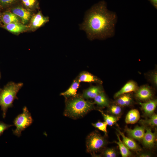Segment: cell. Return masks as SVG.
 <instances>
[{"label":"cell","instance_id":"23","mask_svg":"<svg viewBox=\"0 0 157 157\" xmlns=\"http://www.w3.org/2000/svg\"><path fill=\"white\" fill-rule=\"evenodd\" d=\"M102 114L104 120L107 125L112 126L116 123L118 120L119 117L113 115H110L105 113L103 111L99 110Z\"/></svg>","mask_w":157,"mask_h":157},{"label":"cell","instance_id":"35","mask_svg":"<svg viewBox=\"0 0 157 157\" xmlns=\"http://www.w3.org/2000/svg\"><path fill=\"white\" fill-rule=\"evenodd\" d=\"M1 89H0V91L1 90Z\"/></svg>","mask_w":157,"mask_h":157},{"label":"cell","instance_id":"27","mask_svg":"<svg viewBox=\"0 0 157 157\" xmlns=\"http://www.w3.org/2000/svg\"><path fill=\"white\" fill-rule=\"evenodd\" d=\"M103 154L106 157H116L117 155L115 149L112 148H108L105 149Z\"/></svg>","mask_w":157,"mask_h":157},{"label":"cell","instance_id":"3","mask_svg":"<svg viewBox=\"0 0 157 157\" xmlns=\"http://www.w3.org/2000/svg\"><path fill=\"white\" fill-rule=\"evenodd\" d=\"M23 85L22 83L10 82L0 91V106L3 118L6 117L8 109L13 106L14 100L18 99L17 94Z\"/></svg>","mask_w":157,"mask_h":157},{"label":"cell","instance_id":"17","mask_svg":"<svg viewBox=\"0 0 157 157\" xmlns=\"http://www.w3.org/2000/svg\"><path fill=\"white\" fill-rule=\"evenodd\" d=\"M4 28L8 31L14 33H19L25 30L27 26L19 22H14L4 25Z\"/></svg>","mask_w":157,"mask_h":157},{"label":"cell","instance_id":"24","mask_svg":"<svg viewBox=\"0 0 157 157\" xmlns=\"http://www.w3.org/2000/svg\"><path fill=\"white\" fill-rule=\"evenodd\" d=\"M140 122L143 126H149L151 127L157 126V115L155 113H153L148 119L143 120L141 119Z\"/></svg>","mask_w":157,"mask_h":157},{"label":"cell","instance_id":"26","mask_svg":"<svg viewBox=\"0 0 157 157\" xmlns=\"http://www.w3.org/2000/svg\"><path fill=\"white\" fill-rule=\"evenodd\" d=\"M92 125L94 127L103 132L106 135H107V124L105 122L98 121L94 123H92Z\"/></svg>","mask_w":157,"mask_h":157},{"label":"cell","instance_id":"34","mask_svg":"<svg viewBox=\"0 0 157 157\" xmlns=\"http://www.w3.org/2000/svg\"><path fill=\"white\" fill-rule=\"evenodd\" d=\"M1 13H0V19L1 18Z\"/></svg>","mask_w":157,"mask_h":157},{"label":"cell","instance_id":"1","mask_svg":"<svg viewBox=\"0 0 157 157\" xmlns=\"http://www.w3.org/2000/svg\"><path fill=\"white\" fill-rule=\"evenodd\" d=\"M117 21L116 13L108 10L106 2L101 1L87 11L80 27L90 40H104L114 36Z\"/></svg>","mask_w":157,"mask_h":157},{"label":"cell","instance_id":"29","mask_svg":"<svg viewBox=\"0 0 157 157\" xmlns=\"http://www.w3.org/2000/svg\"><path fill=\"white\" fill-rule=\"evenodd\" d=\"M14 125L7 124L3 122L0 121V136L3 134L4 131L8 129L10 127Z\"/></svg>","mask_w":157,"mask_h":157},{"label":"cell","instance_id":"31","mask_svg":"<svg viewBox=\"0 0 157 157\" xmlns=\"http://www.w3.org/2000/svg\"><path fill=\"white\" fill-rule=\"evenodd\" d=\"M151 80L154 83V84L157 86V73L156 72H154L151 74Z\"/></svg>","mask_w":157,"mask_h":157},{"label":"cell","instance_id":"9","mask_svg":"<svg viewBox=\"0 0 157 157\" xmlns=\"http://www.w3.org/2000/svg\"><path fill=\"white\" fill-rule=\"evenodd\" d=\"M137 83L133 81H130L126 83L124 86L114 94L115 99L124 94L132 92H135L138 88Z\"/></svg>","mask_w":157,"mask_h":157},{"label":"cell","instance_id":"2","mask_svg":"<svg viewBox=\"0 0 157 157\" xmlns=\"http://www.w3.org/2000/svg\"><path fill=\"white\" fill-rule=\"evenodd\" d=\"M94 103L80 96L72 97L66 102L64 115L73 119L81 118L94 108Z\"/></svg>","mask_w":157,"mask_h":157},{"label":"cell","instance_id":"13","mask_svg":"<svg viewBox=\"0 0 157 157\" xmlns=\"http://www.w3.org/2000/svg\"><path fill=\"white\" fill-rule=\"evenodd\" d=\"M48 21V17L44 16L40 13H38L32 17L31 25L33 28H37L42 26Z\"/></svg>","mask_w":157,"mask_h":157},{"label":"cell","instance_id":"30","mask_svg":"<svg viewBox=\"0 0 157 157\" xmlns=\"http://www.w3.org/2000/svg\"><path fill=\"white\" fill-rule=\"evenodd\" d=\"M16 0H0V6L6 7L12 4Z\"/></svg>","mask_w":157,"mask_h":157},{"label":"cell","instance_id":"15","mask_svg":"<svg viewBox=\"0 0 157 157\" xmlns=\"http://www.w3.org/2000/svg\"><path fill=\"white\" fill-rule=\"evenodd\" d=\"M103 91L102 88L100 86H92L84 91L83 97L86 99H94Z\"/></svg>","mask_w":157,"mask_h":157},{"label":"cell","instance_id":"12","mask_svg":"<svg viewBox=\"0 0 157 157\" xmlns=\"http://www.w3.org/2000/svg\"><path fill=\"white\" fill-rule=\"evenodd\" d=\"M116 130L119 135L122 136L123 142L129 149L137 152L141 151V148L133 139L126 136L119 129H116Z\"/></svg>","mask_w":157,"mask_h":157},{"label":"cell","instance_id":"8","mask_svg":"<svg viewBox=\"0 0 157 157\" xmlns=\"http://www.w3.org/2000/svg\"><path fill=\"white\" fill-rule=\"evenodd\" d=\"M146 132L142 139V142L144 146L147 148L151 149L155 145L156 138V132L153 133L151 129L147 128L146 129Z\"/></svg>","mask_w":157,"mask_h":157},{"label":"cell","instance_id":"20","mask_svg":"<svg viewBox=\"0 0 157 157\" xmlns=\"http://www.w3.org/2000/svg\"><path fill=\"white\" fill-rule=\"evenodd\" d=\"M94 104L101 107H108L109 101L103 91L100 93L94 98Z\"/></svg>","mask_w":157,"mask_h":157},{"label":"cell","instance_id":"22","mask_svg":"<svg viewBox=\"0 0 157 157\" xmlns=\"http://www.w3.org/2000/svg\"><path fill=\"white\" fill-rule=\"evenodd\" d=\"M116 135L118 141H114V142L118 146L122 156V157H127L131 156L132 153L129 149L121 140L119 134L117 133Z\"/></svg>","mask_w":157,"mask_h":157},{"label":"cell","instance_id":"28","mask_svg":"<svg viewBox=\"0 0 157 157\" xmlns=\"http://www.w3.org/2000/svg\"><path fill=\"white\" fill-rule=\"evenodd\" d=\"M24 5L26 7L32 8L36 3V0H21Z\"/></svg>","mask_w":157,"mask_h":157},{"label":"cell","instance_id":"18","mask_svg":"<svg viewBox=\"0 0 157 157\" xmlns=\"http://www.w3.org/2000/svg\"><path fill=\"white\" fill-rule=\"evenodd\" d=\"M4 25L14 22H19L18 17L12 12L7 11L3 13L0 18Z\"/></svg>","mask_w":157,"mask_h":157},{"label":"cell","instance_id":"37","mask_svg":"<svg viewBox=\"0 0 157 157\" xmlns=\"http://www.w3.org/2000/svg\"></svg>","mask_w":157,"mask_h":157},{"label":"cell","instance_id":"4","mask_svg":"<svg viewBox=\"0 0 157 157\" xmlns=\"http://www.w3.org/2000/svg\"><path fill=\"white\" fill-rule=\"evenodd\" d=\"M33 119L31 114L27 108L24 107L22 113L18 115L13 121L16 129L13 130V133L19 137L21 135L22 132L30 126L33 123Z\"/></svg>","mask_w":157,"mask_h":157},{"label":"cell","instance_id":"32","mask_svg":"<svg viewBox=\"0 0 157 157\" xmlns=\"http://www.w3.org/2000/svg\"><path fill=\"white\" fill-rule=\"evenodd\" d=\"M140 157H149L151 156V154L149 153H142L139 155Z\"/></svg>","mask_w":157,"mask_h":157},{"label":"cell","instance_id":"10","mask_svg":"<svg viewBox=\"0 0 157 157\" xmlns=\"http://www.w3.org/2000/svg\"><path fill=\"white\" fill-rule=\"evenodd\" d=\"M12 12L20 18L22 24H24L29 21L31 17L29 11L22 7L18 6L12 10Z\"/></svg>","mask_w":157,"mask_h":157},{"label":"cell","instance_id":"33","mask_svg":"<svg viewBox=\"0 0 157 157\" xmlns=\"http://www.w3.org/2000/svg\"><path fill=\"white\" fill-rule=\"evenodd\" d=\"M151 4L156 9L157 8V0H149Z\"/></svg>","mask_w":157,"mask_h":157},{"label":"cell","instance_id":"5","mask_svg":"<svg viewBox=\"0 0 157 157\" xmlns=\"http://www.w3.org/2000/svg\"><path fill=\"white\" fill-rule=\"evenodd\" d=\"M104 137L98 132L94 131L90 133L86 139L87 151L93 155L104 149L107 144Z\"/></svg>","mask_w":157,"mask_h":157},{"label":"cell","instance_id":"16","mask_svg":"<svg viewBox=\"0 0 157 157\" xmlns=\"http://www.w3.org/2000/svg\"><path fill=\"white\" fill-rule=\"evenodd\" d=\"M80 82L77 79L74 80L70 87L65 91L60 93V95L66 98L74 97L77 96V92Z\"/></svg>","mask_w":157,"mask_h":157},{"label":"cell","instance_id":"19","mask_svg":"<svg viewBox=\"0 0 157 157\" xmlns=\"http://www.w3.org/2000/svg\"><path fill=\"white\" fill-rule=\"evenodd\" d=\"M140 117V113L138 110L132 109L127 113L125 122L127 124H134L139 120Z\"/></svg>","mask_w":157,"mask_h":157},{"label":"cell","instance_id":"21","mask_svg":"<svg viewBox=\"0 0 157 157\" xmlns=\"http://www.w3.org/2000/svg\"><path fill=\"white\" fill-rule=\"evenodd\" d=\"M115 101V104L121 107L128 106L130 105L132 102V98L130 94L126 93L119 96Z\"/></svg>","mask_w":157,"mask_h":157},{"label":"cell","instance_id":"11","mask_svg":"<svg viewBox=\"0 0 157 157\" xmlns=\"http://www.w3.org/2000/svg\"><path fill=\"white\" fill-rule=\"evenodd\" d=\"M142 110L145 114L150 116L153 113L157 105V99H151L144 102H140Z\"/></svg>","mask_w":157,"mask_h":157},{"label":"cell","instance_id":"25","mask_svg":"<svg viewBox=\"0 0 157 157\" xmlns=\"http://www.w3.org/2000/svg\"><path fill=\"white\" fill-rule=\"evenodd\" d=\"M108 107V111L113 115L118 117L121 114L122 108L119 105L115 104L109 106Z\"/></svg>","mask_w":157,"mask_h":157},{"label":"cell","instance_id":"6","mask_svg":"<svg viewBox=\"0 0 157 157\" xmlns=\"http://www.w3.org/2000/svg\"><path fill=\"white\" fill-rule=\"evenodd\" d=\"M135 92V97L139 100L144 102L152 99L153 95L151 88L147 85L138 88Z\"/></svg>","mask_w":157,"mask_h":157},{"label":"cell","instance_id":"36","mask_svg":"<svg viewBox=\"0 0 157 157\" xmlns=\"http://www.w3.org/2000/svg\"><path fill=\"white\" fill-rule=\"evenodd\" d=\"M0 77H1V75L0 74Z\"/></svg>","mask_w":157,"mask_h":157},{"label":"cell","instance_id":"14","mask_svg":"<svg viewBox=\"0 0 157 157\" xmlns=\"http://www.w3.org/2000/svg\"><path fill=\"white\" fill-rule=\"evenodd\" d=\"M80 82L95 83L102 84V81L96 76L87 72H81L77 79Z\"/></svg>","mask_w":157,"mask_h":157},{"label":"cell","instance_id":"7","mask_svg":"<svg viewBox=\"0 0 157 157\" xmlns=\"http://www.w3.org/2000/svg\"><path fill=\"white\" fill-rule=\"evenodd\" d=\"M145 127L144 126H136L133 129H130L127 126L124 129L125 131L130 138L138 141H141L145 133Z\"/></svg>","mask_w":157,"mask_h":157}]
</instances>
